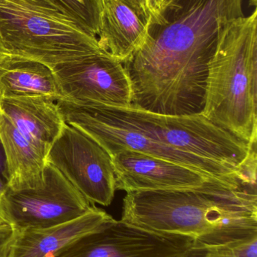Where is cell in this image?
I'll return each mask as SVG.
<instances>
[{
	"label": "cell",
	"instance_id": "6da1fadb",
	"mask_svg": "<svg viewBox=\"0 0 257 257\" xmlns=\"http://www.w3.org/2000/svg\"><path fill=\"white\" fill-rule=\"evenodd\" d=\"M244 16L242 0H172L149 20L143 46L122 63L131 105L164 115L202 114L220 25Z\"/></svg>",
	"mask_w": 257,
	"mask_h": 257
},
{
	"label": "cell",
	"instance_id": "7a4b0ae2",
	"mask_svg": "<svg viewBox=\"0 0 257 257\" xmlns=\"http://www.w3.org/2000/svg\"><path fill=\"white\" fill-rule=\"evenodd\" d=\"M121 220L188 237L193 248L232 244L257 235L256 187L215 184L194 190L129 192Z\"/></svg>",
	"mask_w": 257,
	"mask_h": 257
},
{
	"label": "cell",
	"instance_id": "3957f363",
	"mask_svg": "<svg viewBox=\"0 0 257 257\" xmlns=\"http://www.w3.org/2000/svg\"><path fill=\"white\" fill-rule=\"evenodd\" d=\"M257 9L220 25L202 114L250 145L257 141Z\"/></svg>",
	"mask_w": 257,
	"mask_h": 257
},
{
	"label": "cell",
	"instance_id": "277c9868",
	"mask_svg": "<svg viewBox=\"0 0 257 257\" xmlns=\"http://www.w3.org/2000/svg\"><path fill=\"white\" fill-rule=\"evenodd\" d=\"M0 33L9 54L52 70L101 51L98 38L49 0H0Z\"/></svg>",
	"mask_w": 257,
	"mask_h": 257
},
{
	"label": "cell",
	"instance_id": "5b68a950",
	"mask_svg": "<svg viewBox=\"0 0 257 257\" xmlns=\"http://www.w3.org/2000/svg\"><path fill=\"white\" fill-rule=\"evenodd\" d=\"M75 104L104 121L135 130L180 151L234 166L256 178V145L240 140L202 114L164 115L131 105L113 107L98 103Z\"/></svg>",
	"mask_w": 257,
	"mask_h": 257
},
{
	"label": "cell",
	"instance_id": "8992f818",
	"mask_svg": "<svg viewBox=\"0 0 257 257\" xmlns=\"http://www.w3.org/2000/svg\"><path fill=\"white\" fill-rule=\"evenodd\" d=\"M57 103L66 123L82 130L110 155L119 150H133L188 166L234 187L256 186V178L238 168L180 151L135 130L112 124L63 98H58Z\"/></svg>",
	"mask_w": 257,
	"mask_h": 257
},
{
	"label": "cell",
	"instance_id": "52a82bcc",
	"mask_svg": "<svg viewBox=\"0 0 257 257\" xmlns=\"http://www.w3.org/2000/svg\"><path fill=\"white\" fill-rule=\"evenodd\" d=\"M0 202L6 223L18 231L70 221L85 214L93 205L48 162L40 187L21 190L8 187Z\"/></svg>",
	"mask_w": 257,
	"mask_h": 257
},
{
	"label": "cell",
	"instance_id": "ba28073f",
	"mask_svg": "<svg viewBox=\"0 0 257 257\" xmlns=\"http://www.w3.org/2000/svg\"><path fill=\"white\" fill-rule=\"evenodd\" d=\"M46 160L92 205L113 202L116 178L111 156L82 130L65 123Z\"/></svg>",
	"mask_w": 257,
	"mask_h": 257
},
{
	"label": "cell",
	"instance_id": "9c48e42d",
	"mask_svg": "<svg viewBox=\"0 0 257 257\" xmlns=\"http://www.w3.org/2000/svg\"><path fill=\"white\" fill-rule=\"evenodd\" d=\"M193 240L110 217L52 257H188Z\"/></svg>",
	"mask_w": 257,
	"mask_h": 257
},
{
	"label": "cell",
	"instance_id": "30bf717a",
	"mask_svg": "<svg viewBox=\"0 0 257 257\" xmlns=\"http://www.w3.org/2000/svg\"><path fill=\"white\" fill-rule=\"evenodd\" d=\"M60 96L74 103L129 107L131 84L123 64L104 51L53 69Z\"/></svg>",
	"mask_w": 257,
	"mask_h": 257
},
{
	"label": "cell",
	"instance_id": "8fae6325",
	"mask_svg": "<svg viewBox=\"0 0 257 257\" xmlns=\"http://www.w3.org/2000/svg\"><path fill=\"white\" fill-rule=\"evenodd\" d=\"M110 156L116 190L126 193L194 190L215 184L234 187L188 166L133 150H119Z\"/></svg>",
	"mask_w": 257,
	"mask_h": 257
},
{
	"label": "cell",
	"instance_id": "7c38bea8",
	"mask_svg": "<svg viewBox=\"0 0 257 257\" xmlns=\"http://www.w3.org/2000/svg\"><path fill=\"white\" fill-rule=\"evenodd\" d=\"M149 17L130 0H104L98 36L101 51L123 63L147 36Z\"/></svg>",
	"mask_w": 257,
	"mask_h": 257
},
{
	"label": "cell",
	"instance_id": "4fadbf2b",
	"mask_svg": "<svg viewBox=\"0 0 257 257\" xmlns=\"http://www.w3.org/2000/svg\"><path fill=\"white\" fill-rule=\"evenodd\" d=\"M52 96L2 98L0 110L27 139L48 154L66 122Z\"/></svg>",
	"mask_w": 257,
	"mask_h": 257
},
{
	"label": "cell",
	"instance_id": "5bb4252c",
	"mask_svg": "<svg viewBox=\"0 0 257 257\" xmlns=\"http://www.w3.org/2000/svg\"><path fill=\"white\" fill-rule=\"evenodd\" d=\"M111 217L95 205L85 214L61 224L18 231L9 257H52Z\"/></svg>",
	"mask_w": 257,
	"mask_h": 257
},
{
	"label": "cell",
	"instance_id": "9a60e30c",
	"mask_svg": "<svg viewBox=\"0 0 257 257\" xmlns=\"http://www.w3.org/2000/svg\"><path fill=\"white\" fill-rule=\"evenodd\" d=\"M0 140L6 157L8 187L12 190L40 187L47 154L18 130L0 110Z\"/></svg>",
	"mask_w": 257,
	"mask_h": 257
},
{
	"label": "cell",
	"instance_id": "2e32d148",
	"mask_svg": "<svg viewBox=\"0 0 257 257\" xmlns=\"http://www.w3.org/2000/svg\"><path fill=\"white\" fill-rule=\"evenodd\" d=\"M0 96L61 97L52 69L42 63L10 54L0 63Z\"/></svg>",
	"mask_w": 257,
	"mask_h": 257
},
{
	"label": "cell",
	"instance_id": "e0dca14e",
	"mask_svg": "<svg viewBox=\"0 0 257 257\" xmlns=\"http://www.w3.org/2000/svg\"><path fill=\"white\" fill-rule=\"evenodd\" d=\"M75 20L81 28L98 38L104 0H49Z\"/></svg>",
	"mask_w": 257,
	"mask_h": 257
},
{
	"label": "cell",
	"instance_id": "ac0fdd59",
	"mask_svg": "<svg viewBox=\"0 0 257 257\" xmlns=\"http://www.w3.org/2000/svg\"><path fill=\"white\" fill-rule=\"evenodd\" d=\"M188 257H257V235L226 245L193 247Z\"/></svg>",
	"mask_w": 257,
	"mask_h": 257
},
{
	"label": "cell",
	"instance_id": "d6986e66",
	"mask_svg": "<svg viewBox=\"0 0 257 257\" xmlns=\"http://www.w3.org/2000/svg\"><path fill=\"white\" fill-rule=\"evenodd\" d=\"M18 230L9 223L0 224V257H9Z\"/></svg>",
	"mask_w": 257,
	"mask_h": 257
},
{
	"label": "cell",
	"instance_id": "ffe728a7",
	"mask_svg": "<svg viewBox=\"0 0 257 257\" xmlns=\"http://www.w3.org/2000/svg\"><path fill=\"white\" fill-rule=\"evenodd\" d=\"M146 4L149 10V19L159 15L161 10V0H146Z\"/></svg>",
	"mask_w": 257,
	"mask_h": 257
},
{
	"label": "cell",
	"instance_id": "44dd1931",
	"mask_svg": "<svg viewBox=\"0 0 257 257\" xmlns=\"http://www.w3.org/2000/svg\"><path fill=\"white\" fill-rule=\"evenodd\" d=\"M0 178H5L7 181L6 179V157H5L1 140H0Z\"/></svg>",
	"mask_w": 257,
	"mask_h": 257
},
{
	"label": "cell",
	"instance_id": "7402d4cb",
	"mask_svg": "<svg viewBox=\"0 0 257 257\" xmlns=\"http://www.w3.org/2000/svg\"><path fill=\"white\" fill-rule=\"evenodd\" d=\"M8 55H9V53L6 50L3 37H2L1 33H0V63Z\"/></svg>",
	"mask_w": 257,
	"mask_h": 257
},
{
	"label": "cell",
	"instance_id": "603a6c76",
	"mask_svg": "<svg viewBox=\"0 0 257 257\" xmlns=\"http://www.w3.org/2000/svg\"><path fill=\"white\" fill-rule=\"evenodd\" d=\"M130 1L133 2L137 6H138L145 12V14L149 17V10H148L147 4H146V0H130Z\"/></svg>",
	"mask_w": 257,
	"mask_h": 257
},
{
	"label": "cell",
	"instance_id": "cb8c5ba5",
	"mask_svg": "<svg viewBox=\"0 0 257 257\" xmlns=\"http://www.w3.org/2000/svg\"><path fill=\"white\" fill-rule=\"evenodd\" d=\"M8 188V183L5 178H0V198L3 196V193Z\"/></svg>",
	"mask_w": 257,
	"mask_h": 257
},
{
	"label": "cell",
	"instance_id": "d4e9b609",
	"mask_svg": "<svg viewBox=\"0 0 257 257\" xmlns=\"http://www.w3.org/2000/svg\"><path fill=\"white\" fill-rule=\"evenodd\" d=\"M6 220H5L4 216H3V210H2L1 202H0V224L1 223H6Z\"/></svg>",
	"mask_w": 257,
	"mask_h": 257
},
{
	"label": "cell",
	"instance_id": "484cf974",
	"mask_svg": "<svg viewBox=\"0 0 257 257\" xmlns=\"http://www.w3.org/2000/svg\"><path fill=\"white\" fill-rule=\"evenodd\" d=\"M172 1V0H161V10H162V9H164V8L167 5H168L169 3H170Z\"/></svg>",
	"mask_w": 257,
	"mask_h": 257
},
{
	"label": "cell",
	"instance_id": "4316f807",
	"mask_svg": "<svg viewBox=\"0 0 257 257\" xmlns=\"http://www.w3.org/2000/svg\"><path fill=\"white\" fill-rule=\"evenodd\" d=\"M249 4L250 6H256L257 0H249Z\"/></svg>",
	"mask_w": 257,
	"mask_h": 257
},
{
	"label": "cell",
	"instance_id": "83f0119b",
	"mask_svg": "<svg viewBox=\"0 0 257 257\" xmlns=\"http://www.w3.org/2000/svg\"><path fill=\"white\" fill-rule=\"evenodd\" d=\"M2 97L1 96H0V100H1Z\"/></svg>",
	"mask_w": 257,
	"mask_h": 257
}]
</instances>
